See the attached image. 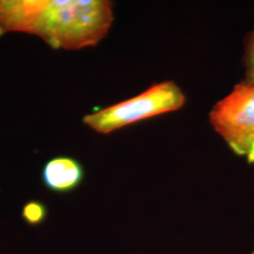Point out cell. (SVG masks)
I'll return each instance as SVG.
<instances>
[{"label":"cell","instance_id":"obj_6","mask_svg":"<svg viewBox=\"0 0 254 254\" xmlns=\"http://www.w3.org/2000/svg\"><path fill=\"white\" fill-rule=\"evenodd\" d=\"M246 76L243 81L254 84V28L247 41L245 53Z\"/></svg>","mask_w":254,"mask_h":254},{"label":"cell","instance_id":"obj_1","mask_svg":"<svg viewBox=\"0 0 254 254\" xmlns=\"http://www.w3.org/2000/svg\"><path fill=\"white\" fill-rule=\"evenodd\" d=\"M109 0H0V37L24 32L53 49L95 46L114 21Z\"/></svg>","mask_w":254,"mask_h":254},{"label":"cell","instance_id":"obj_4","mask_svg":"<svg viewBox=\"0 0 254 254\" xmlns=\"http://www.w3.org/2000/svg\"><path fill=\"white\" fill-rule=\"evenodd\" d=\"M85 171L71 156L58 155L49 159L42 170V181L49 190L65 194L75 190L84 180Z\"/></svg>","mask_w":254,"mask_h":254},{"label":"cell","instance_id":"obj_5","mask_svg":"<svg viewBox=\"0 0 254 254\" xmlns=\"http://www.w3.org/2000/svg\"><path fill=\"white\" fill-rule=\"evenodd\" d=\"M21 217L27 225L38 227L46 222L48 217V208L41 200H28L22 207Z\"/></svg>","mask_w":254,"mask_h":254},{"label":"cell","instance_id":"obj_7","mask_svg":"<svg viewBox=\"0 0 254 254\" xmlns=\"http://www.w3.org/2000/svg\"><path fill=\"white\" fill-rule=\"evenodd\" d=\"M254 254V252H253V253H251V254Z\"/></svg>","mask_w":254,"mask_h":254},{"label":"cell","instance_id":"obj_3","mask_svg":"<svg viewBox=\"0 0 254 254\" xmlns=\"http://www.w3.org/2000/svg\"><path fill=\"white\" fill-rule=\"evenodd\" d=\"M209 120L229 148L254 165V84L236 85L212 108Z\"/></svg>","mask_w":254,"mask_h":254},{"label":"cell","instance_id":"obj_2","mask_svg":"<svg viewBox=\"0 0 254 254\" xmlns=\"http://www.w3.org/2000/svg\"><path fill=\"white\" fill-rule=\"evenodd\" d=\"M186 101L175 82H161L133 98L85 115L82 122L99 134H109L138 121L179 110Z\"/></svg>","mask_w":254,"mask_h":254}]
</instances>
